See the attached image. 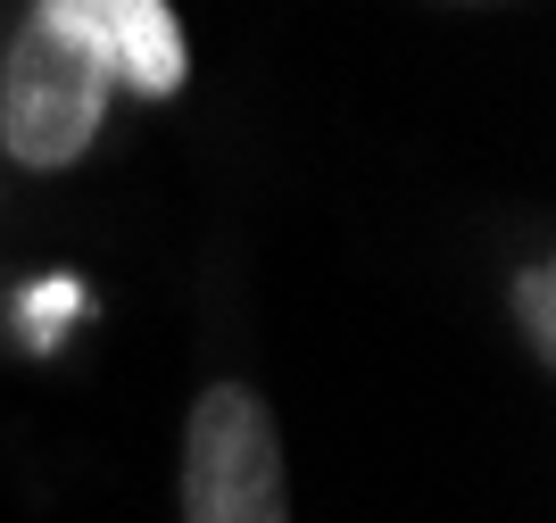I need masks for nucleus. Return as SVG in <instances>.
I'll return each mask as SVG.
<instances>
[{"mask_svg": "<svg viewBox=\"0 0 556 523\" xmlns=\"http://www.w3.org/2000/svg\"><path fill=\"white\" fill-rule=\"evenodd\" d=\"M109 91L116 75L92 50H75L67 34L25 17V34L9 42V67H0V150L34 175L75 166L109 125Z\"/></svg>", "mask_w": 556, "mask_h": 523, "instance_id": "nucleus-1", "label": "nucleus"}, {"mask_svg": "<svg viewBox=\"0 0 556 523\" xmlns=\"http://www.w3.org/2000/svg\"><path fill=\"white\" fill-rule=\"evenodd\" d=\"M184 523H291L282 433L250 383H208L184 424Z\"/></svg>", "mask_w": 556, "mask_h": 523, "instance_id": "nucleus-2", "label": "nucleus"}, {"mask_svg": "<svg viewBox=\"0 0 556 523\" xmlns=\"http://www.w3.org/2000/svg\"><path fill=\"white\" fill-rule=\"evenodd\" d=\"M34 25L67 34L141 100H175L191 84V50L166 0H34Z\"/></svg>", "mask_w": 556, "mask_h": 523, "instance_id": "nucleus-3", "label": "nucleus"}, {"mask_svg": "<svg viewBox=\"0 0 556 523\" xmlns=\"http://www.w3.org/2000/svg\"><path fill=\"white\" fill-rule=\"evenodd\" d=\"M515 308H523L532 358H556V266H523L515 274Z\"/></svg>", "mask_w": 556, "mask_h": 523, "instance_id": "nucleus-4", "label": "nucleus"}]
</instances>
